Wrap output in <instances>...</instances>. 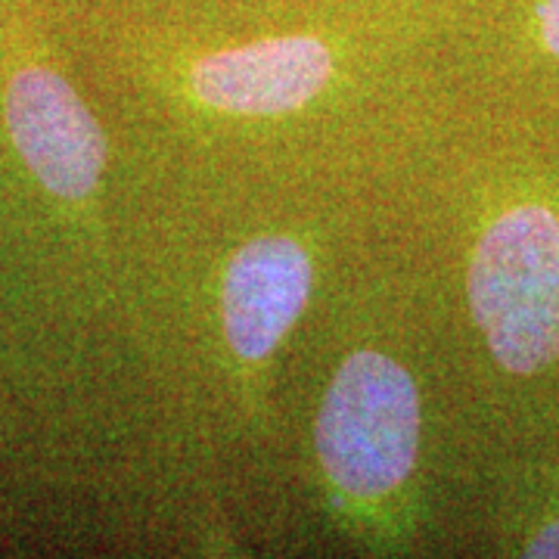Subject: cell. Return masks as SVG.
<instances>
[{
  "label": "cell",
  "instance_id": "5b68a950",
  "mask_svg": "<svg viewBox=\"0 0 559 559\" xmlns=\"http://www.w3.org/2000/svg\"><path fill=\"white\" fill-rule=\"evenodd\" d=\"M314 283V264L289 237L246 242L227 264L221 318L230 348L242 360H264L301 318Z\"/></svg>",
  "mask_w": 559,
  "mask_h": 559
},
{
  "label": "cell",
  "instance_id": "6da1fadb",
  "mask_svg": "<svg viewBox=\"0 0 559 559\" xmlns=\"http://www.w3.org/2000/svg\"><path fill=\"white\" fill-rule=\"evenodd\" d=\"M473 320L507 373H538L559 358V218L516 205L485 234L469 261Z\"/></svg>",
  "mask_w": 559,
  "mask_h": 559
},
{
  "label": "cell",
  "instance_id": "3957f363",
  "mask_svg": "<svg viewBox=\"0 0 559 559\" xmlns=\"http://www.w3.org/2000/svg\"><path fill=\"white\" fill-rule=\"evenodd\" d=\"M3 116L16 153L47 193L81 202L100 187L106 168L100 124L53 69H20L7 84Z\"/></svg>",
  "mask_w": 559,
  "mask_h": 559
},
{
  "label": "cell",
  "instance_id": "8992f818",
  "mask_svg": "<svg viewBox=\"0 0 559 559\" xmlns=\"http://www.w3.org/2000/svg\"><path fill=\"white\" fill-rule=\"evenodd\" d=\"M538 25L544 47H547L554 57H559V0H540Z\"/></svg>",
  "mask_w": 559,
  "mask_h": 559
},
{
  "label": "cell",
  "instance_id": "277c9868",
  "mask_svg": "<svg viewBox=\"0 0 559 559\" xmlns=\"http://www.w3.org/2000/svg\"><path fill=\"white\" fill-rule=\"evenodd\" d=\"M333 79V53L308 35L267 38L202 57L190 87L212 109L230 116H283L311 103Z\"/></svg>",
  "mask_w": 559,
  "mask_h": 559
},
{
  "label": "cell",
  "instance_id": "7a4b0ae2",
  "mask_svg": "<svg viewBox=\"0 0 559 559\" xmlns=\"http://www.w3.org/2000/svg\"><path fill=\"white\" fill-rule=\"evenodd\" d=\"M419 423V392L399 360L370 348L348 355L314 426L326 479L348 498L399 491L417 466Z\"/></svg>",
  "mask_w": 559,
  "mask_h": 559
},
{
  "label": "cell",
  "instance_id": "52a82bcc",
  "mask_svg": "<svg viewBox=\"0 0 559 559\" xmlns=\"http://www.w3.org/2000/svg\"><path fill=\"white\" fill-rule=\"evenodd\" d=\"M525 557L559 559V520H554L550 525H544L538 535L525 544Z\"/></svg>",
  "mask_w": 559,
  "mask_h": 559
}]
</instances>
